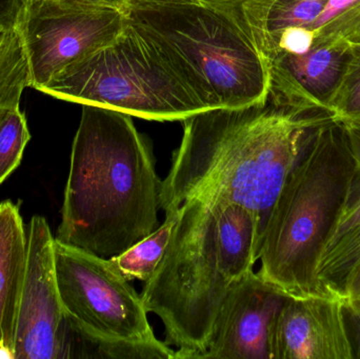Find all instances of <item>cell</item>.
Listing matches in <instances>:
<instances>
[{"label":"cell","instance_id":"24","mask_svg":"<svg viewBox=\"0 0 360 359\" xmlns=\"http://www.w3.org/2000/svg\"><path fill=\"white\" fill-rule=\"evenodd\" d=\"M34 1V0H20L21 2V8L22 6H25L27 2ZM95 1H101V2H108V4H117V6H127L126 2L124 0H95Z\"/></svg>","mask_w":360,"mask_h":359},{"label":"cell","instance_id":"15","mask_svg":"<svg viewBox=\"0 0 360 359\" xmlns=\"http://www.w3.org/2000/svg\"><path fill=\"white\" fill-rule=\"evenodd\" d=\"M19 103H0V185L18 168L31 139Z\"/></svg>","mask_w":360,"mask_h":359},{"label":"cell","instance_id":"3","mask_svg":"<svg viewBox=\"0 0 360 359\" xmlns=\"http://www.w3.org/2000/svg\"><path fill=\"white\" fill-rule=\"evenodd\" d=\"M262 234L258 217L235 202L199 195L180 204L166 253L141 294L176 359L207 350L226 295L259 261Z\"/></svg>","mask_w":360,"mask_h":359},{"label":"cell","instance_id":"18","mask_svg":"<svg viewBox=\"0 0 360 359\" xmlns=\"http://www.w3.org/2000/svg\"><path fill=\"white\" fill-rule=\"evenodd\" d=\"M345 313L353 356L354 359H360V313L347 306L345 307Z\"/></svg>","mask_w":360,"mask_h":359},{"label":"cell","instance_id":"20","mask_svg":"<svg viewBox=\"0 0 360 359\" xmlns=\"http://www.w3.org/2000/svg\"><path fill=\"white\" fill-rule=\"evenodd\" d=\"M210 1L211 0H124L128 8L172 6V4H198V6H207Z\"/></svg>","mask_w":360,"mask_h":359},{"label":"cell","instance_id":"8","mask_svg":"<svg viewBox=\"0 0 360 359\" xmlns=\"http://www.w3.org/2000/svg\"><path fill=\"white\" fill-rule=\"evenodd\" d=\"M127 6L95 0H34L15 30L27 55L30 86L40 91L59 72L111 44L126 29Z\"/></svg>","mask_w":360,"mask_h":359},{"label":"cell","instance_id":"21","mask_svg":"<svg viewBox=\"0 0 360 359\" xmlns=\"http://www.w3.org/2000/svg\"><path fill=\"white\" fill-rule=\"evenodd\" d=\"M360 282V257L355 261L353 265L352 269L349 272L346 280H345L344 286H342V292H340V299L344 301L345 295L349 289L352 288L355 285L359 284Z\"/></svg>","mask_w":360,"mask_h":359},{"label":"cell","instance_id":"17","mask_svg":"<svg viewBox=\"0 0 360 359\" xmlns=\"http://www.w3.org/2000/svg\"><path fill=\"white\" fill-rule=\"evenodd\" d=\"M360 0H328L326 4L325 8L321 11V14L319 15L314 22L309 25V29L312 31L316 32L321 30L323 25H327L330 21L333 20L336 16L344 12L349 6H353Z\"/></svg>","mask_w":360,"mask_h":359},{"label":"cell","instance_id":"5","mask_svg":"<svg viewBox=\"0 0 360 359\" xmlns=\"http://www.w3.org/2000/svg\"><path fill=\"white\" fill-rule=\"evenodd\" d=\"M133 22L184 70L210 109L266 100L271 67L229 0L128 8Z\"/></svg>","mask_w":360,"mask_h":359},{"label":"cell","instance_id":"9","mask_svg":"<svg viewBox=\"0 0 360 359\" xmlns=\"http://www.w3.org/2000/svg\"><path fill=\"white\" fill-rule=\"evenodd\" d=\"M54 242L46 219L32 217L13 359L68 358L69 328L57 284Z\"/></svg>","mask_w":360,"mask_h":359},{"label":"cell","instance_id":"10","mask_svg":"<svg viewBox=\"0 0 360 359\" xmlns=\"http://www.w3.org/2000/svg\"><path fill=\"white\" fill-rule=\"evenodd\" d=\"M283 292L252 271L226 295L212 331L205 359H270V327Z\"/></svg>","mask_w":360,"mask_h":359},{"label":"cell","instance_id":"19","mask_svg":"<svg viewBox=\"0 0 360 359\" xmlns=\"http://www.w3.org/2000/svg\"><path fill=\"white\" fill-rule=\"evenodd\" d=\"M20 10V0H0V27H15Z\"/></svg>","mask_w":360,"mask_h":359},{"label":"cell","instance_id":"12","mask_svg":"<svg viewBox=\"0 0 360 359\" xmlns=\"http://www.w3.org/2000/svg\"><path fill=\"white\" fill-rule=\"evenodd\" d=\"M345 131L352 151L353 168L316 267L321 291L338 299L349 272L360 257V122H350Z\"/></svg>","mask_w":360,"mask_h":359},{"label":"cell","instance_id":"13","mask_svg":"<svg viewBox=\"0 0 360 359\" xmlns=\"http://www.w3.org/2000/svg\"><path fill=\"white\" fill-rule=\"evenodd\" d=\"M27 265V231L18 206L0 204V358L13 359Z\"/></svg>","mask_w":360,"mask_h":359},{"label":"cell","instance_id":"7","mask_svg":"<svg viewBox=\"0 0 360 359\" xmlns=\"http://www.w3.org/2000/svg\"><path fill=\"white\" fill-rule=\"evenodd\" d=\"M55 270L70 333L108 341H158L130 280L110 259L55 240Z\"/></svg>","mask_w":360,"mask_h":359},{"label":"cell","instance_id":"1","mask_svg":"<svg viewBox=\"0 0 360 359\" xmlns=\"http://www.w3.org/2000/svg\"><path fill=\"white\" fill-rule=\"evenodd\" d=\"M181 122L184 136L162 181L160 209L212 196L249 209L264 230L314 120L269 94L260 103L209 110Z\"/></svg>","mask_w":360,"mask_h":359},{"label":"cell","instance_id":"14","mask_svg":"<svg viewBox=\"0 0 360 359\" xmlns=\"http://www.w3.org/2000/svg\"><path fill=\"white\" fill-rule=\"evenodd\" d=\"M179 217V207L166 211L164 223L147 237L110 261L126 280L147 282L155 273L166 253L173 230Z\"/></svg>","mask_w":360,"mask_h":359},{"label":"cell","instance_id":"23","mask_svg":"<svg viewBox=\"0 0 360 359\" xmlns=\"http://www.w3.org/2000/svg\"><path fill=\"white\" fill-rule=\"evenodd\" d=\"M348 111L350 114H360V79L355 84L349 99Z\"/></svg>","mask_w":360,"mask_h":359},{"label":"cell","instance_id":"22","mask_svg":"<svg viewBox=\"0 0 360 359\" xmlns=\"http://www.w3.org/2000/svg\"><path fill=\"white\" fill-rule=\"evenodd\" d=\"M345 305L360 313V282L347 291L344 299Z\"/></svg>","mask_w":360,"mask_h":359},{"label":"cell","instance_id":"25","mask_svg":"<svg viewBox=\"0 0 360 359\" xmlns=\"http://www.w3.org/2000/svg\"><path fill=\"white\" fill-rule=\"evenodd\" d=\"M6 30L4 27H0V46H1L2 42H4V36H6Z\"/></svg>","mask_w":360,"mask_h":359},{"label":"cell","instance_id":"2","mask_svg":"<svg viewBox=\"0 0 360 359\" xmlns=\"http://www.w3.org/2000/svg\"><path fill=\"white\" fill-rule=\"evenodd\" d=\"M131 117L82 105L55 240L111 259L158 229L162 181Z\"/></svg>","mask_w":360,"mask_h":359},{"label":"cell","instance_id":"11","mask_svg":"<svg viewBox=\"0 0 360 359\" xmlns=\"http://www.w3.org/2000/svg\"><path fill=\"white\" fill-rule=\"evenodd\" d=\"M345 303L287 297L269 333L270 359H354Z\"/></svg>","mask_w":360,"mask_h":359},{"label":"cell","instance_id":"6","mask_svg":"<svg viewBox=\"0 0 360 359\" xmlns=\"http://www.w3.org/2000/svg\"><path fill=\"white\" fill-rule=\"evenodd\" d=\"M40 92L155 122L211 110L184 70L130 16L114 41L68 65Z\"/></svg>","mask_w":360,"mask_h":359},{"label":"cell","instance_id":"16","mask_svg":"<svg viewBox=\"0 0 360 359\" xmlns=\"http://www.w3.org/2000/svg\"><path fill=\"white\" fill-rule=\"evenodd\" d=\"M315 32L307 27H290L277 34L270 40L268 58L277 53L291 55H304L312 48Z\"/></svg>","mask_w":360,"mask_h":359},{"label":"cell","instance_id":"4","mask_svg":"<svg viewBox=\"0 0 360 359\" xmlns=\"http://www.w3.org/2000/svg\"><path fill=\"white\" fill-rule=\"evenodd\" d=\"M352 168L346 131L321 126L307 137L271 211L260 249L257 273L285 296L329 297L317 282V263Z\"/></svg>","mask_w":360,"mask_h":359}]
</instances>
